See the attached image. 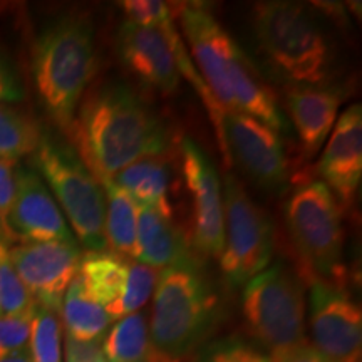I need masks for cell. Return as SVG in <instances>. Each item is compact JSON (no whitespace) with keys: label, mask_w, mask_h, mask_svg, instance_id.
Here are the masks:
<instances>
[{"label":"cell","mask_w":362,"mask_h":362,"mask_svg":"<svg viewBox=\"0 0 362 362\" xmlns=\"http://www.w3.org/2000/svg\"><path fill=\"white\" fill-rule=\"evenodd\" d=\"M309 325L312 346L320 354L334 362H361V307L339 280H310Z\"/></svg>","instance_id":"cell-9"},{"label":"cell","mask_w":362,"mask_h":362,"mask_svg":"<svg viewBox=\"0 0 362 362\" xmlns=\"http://www.w3.org/2000/svg\"><path fill=\"white\" fill-rule=\"evenodd\" d=\"M242 312L248 332L272 362L307 344L304 288L284 264L269 265L243 285Z\"/></svg>","instance_id":"cell-6"},{"label":"cell","mask_w":362,"mask_h":362,"mask_svg":"<svg viewBox=\"0 0 362 362\" xmlns=\"http://www.w3.org/2000/svg\"><path fill=\"white\" fill-rule=\"evenodd\" d=\"M33 315H0V357L29 347Z\"/></svg>","instance_id":"cell-30"},{"label":"cell","mask_w":362,"mask_h":362,"mask_svg":"<svg viewBox=\"0 0 362 362\" xmlns=\"http://www.w3.org/2000/svg\"><path fill=\"white\" fill-rule=\"evenodd\" d=\"M274 228L262 208L232 175L223 183V250L220 267L232 287L250 282L270 265Z\"/></svg>","instance_id":"cell-8"},{"label":"cell","mask_w":362,"mask_h":362,"mask_svg":"<svg viewBox=\"0 0 362 362\" xmlns=\"http://www.w3.org/2000/svg\"><path fill=\"white\" fill-rule=\"evenodd\" d=\"M42 129L37 121L11 104L0 103V160L19 161L34 155Z\"/></svg>","instance_id":"cell-25"},{"label":"cell","mask_w":362,"mask_h":362,"mask_svg":"<svg viewBox=\"0 0 362 362\" xmlns=\"http://www.w3.org/2000/svg\"><path fill=\"white\" fill-rule=\"evenodd\" d=\"M134 259L115 252H88L79 262L78 279L88 296L106 309H115L129 284Z\"/></svg>","instance_id":"cell-20"},{"label":"cell","mask_w":362,"mask_h":362,"mask_svg":"<svg viewBox=\"0 0 362 362\" xmlns=\"http://www.w3.org/2000/svg\"><path fill=\"white\" fill-rule=\"evenodd\" d=\"M0 362H33V359H30L29 347H25V349H22V351H17V352H12V354L2 356V357H0Z\"/></svg>","instance_id":"cell-34"},{"label":"cell","mask_w":362,"mask_h":362,"mask_svg":"<svg viewBox=\"0 0 362 362\" xmlns=\"http://www.w3.org/2000/svg\"><path fill=\"white\" fill-rule=\"evenodd\" d=\"M90 362H107V361L104 359V356H103V357H99V359H96V361H90Z\"/></svg>","instance_id":"cell-36"},{"label":"cell","mask_w":362,"mask_h":362,"mask_svg":"<svg viewBox=\"0 0 362 362\" xmlns=\"http://www.w3.org/2000/svg\"><path fill=\"white\" fill-rule=\"evenodd\" d=\"M344 94L332 86H297L287 96L288 115L305 156L317 155L339 117Z\"/></svg>","instance_id":"cell-17"},{"label":"cell","mask_w":362,"mask_h":362,"mask_svg":"<svg viewBox=\"0 0 362 362\" xmlns=\"http://www.w3.org/2000/svg\"><path fill=\"white\" fill-rule=\"evenodd\" d=\"M35 304L21 282L8 255V247L0 238V315H33Z\"/></svg>","instance_id":"cell-27"},{"label":"cell","mask_w":362,"mask_h":362,"mask_svg":"<svg viewBox=\"0 0 362 362\" xmlns=\"http://www.w3.org/2000/svg\"><path fill=\"white\" fill-rule=\"evenodd\" d=\"M252 24L262 54L280 74L298 86L327 81L332 47L305 6L284 0L259 2Z\"/></svg>","instance_id":"cell-4"},{"label":"cell","mask_w":362,"mask_h":362,"mask_svg":"<svg viewBox=\"0 0 362 362\" xmlns=\"http://www.w3.org/2000/svg\"><path fill=\"white\" fill-rule=\"evenodd\" d=\"M67 139L96 178H111L136 161L163 156L170 131L138 93L110 83L81 101Z\"/></svg>","instance_id":"cell-1"},{"label":"cell","mask_w":362,"mask_h":362,"mask_svg":"<svg viewBox=\"0 0 362 362\" xmlns=\"http://www.w3.org/2000/svg\"><path fill=\"white\" fill-rule=\"evenodd\" d=\"M7 232L11 240L24 243L76 242L61 208L33 166L16 168V194L7 216Z\"/></svg>","instance_id":"cell-14"},{"label":"cell","mask_w":362,"mask_h":362,"mask_svg":"<svg viewBox=\"0 0 362 362\" xmlns=\"http://www.w3.org/2000/svg\"><path fill=\"white\" fill-rule=\"evenodd\" d=\"M149 362H178V361H170V359H165V357H160V356H156L155 352H153V356H151V361Z\"/></svg>","instance_id":"cell-35"},{"label":"cell","mask_w":362,"mask_h":362,"mask_svg":"<svg viewBox=\"0 0 362 362\" xmlns=\"http://www.w3.org/2000/svg\"><path fill=\"white\" fill-rule=\"evenodd\" d=\"M104 193V237L112 252L134 259L138 205L110 176H99Z\"/></svg>","instance_id":"cell-23"},{"label":"cell","mask_w":362,"mask_h":362,"mask_svg":"<svg viewBox=\"0 0 362 362\" xmlns=\"http://www.w3.org/2000/svg\"><path fill=\"white\" fill-rule=\"evenodd\" d=\"M230 86L235 111L260 121L277 133L287 131V121L279 110L270 86L238 44H235L230 56Z\"/></svg>","instance_id":"cell-18"},{"label":"cell","mask_w":362,"mask_h":362,"mask_svg":"<svg viewBox=\"0 0 362 362\" xmlns=\"http://www.w3.org/2000/svg\"><path fill=\"white\" fill-rule=\"evenodd\" d=\"M33 168L52 193L66 221L89 252L106 250L104 237V193L67 139L42 131L33 155Z\"/></svg>","instance_id":"cell-5"},{"label":"cell","mask_w":362,"mask_h":362,"mask_svg":"<svg viewBox=\"0 0 362 362\" xmlns=\"http://www.w3.org/2000/svg\"><path fill=\"white\" fill-rule=\"evenodd\" d=\"M59 314L66 336L78 342H101L112 322L106 309L88 296L78 275L67 287Z\"/></svg>","instance_id":"cell-22"},{"label":"cell","mask_w":362,"mask_h":362,"mask_svg":"<svg viewBox=\"0 0 362 362\" xmlns=\"http://www.w3.org/2000/svg\"><path fill=\"white\" fill-rule=\"evenodd\" d=\"M33 74L45 111L69 136L76 111L96 74V45L88 17L69 13L45 27L34 42Z\"/></svg>","instance_id":"cell-2"},{"label":"cell","mask_w":362,"mask_h":362,"mask_svg":"<svg viewBox=\"0 0 362 362\" xmlns=\"http://www.w3.org/2000/svg\"><path fill=\"white\" fill-rule=\"evenodd\" d=\"M24 98V88L19 83L16 71L0 56V103H19Z\"/></svg>","instance_id":"cell-32"},{"label":"cell","mask_w":362,"mask_h":362,"mask_svg":"<svg viewBox=\"0 0 362 362\" xmlns=\"http://www.w3.org/2000/svg\"><path fill=\"white\" fill-rule=\"evenodd\" d=\"M173 8L208 89L223 111H235L230 86V56L237 42L218 24L214 13L200 4H178Z\"/></svg>","instance_id":"cell-12"},{"label":"cell","mask_w":362,"mask_h":362,"mask_svg":"<svg viewBox=\"0 0 362 362\" xmlns=\"http://www.w3.org/2000/svg\"><path fill=\"white\" fill-rule=\"evenodd\" d=\"M216 309L218 297L193 253L160 270L149 329L153 352L180 361L206 337Z\"/></svg>","instance_id":"cell-3"},{"label":"cell","mask_w":362,"mask_h":362,"mask_svg":"<svg viewBox=\"0 0 362 362\" xmlns=\"http://www.w3.org/2000/svg\"><path fill=\"white\" fill-rule=\"evenodd\" d=\"M285 218L298 253L315 277L341 272L344 232L341 206L322 181H309L292 193Z\"/></svg>","instance_id":"cell-7"},{"label":"cell","mask_w":362,"mask_h":362,"mask_svg":"<svg viewBox=\"0 0 362 362\" xmlns=\"http://www.w3.org/2000/svg\"><path fill=\"white\" fill-rule=\"evenodd\" d=\"M16 161L0 160V238L11 240L7 232V216L16 194Z\"/></svg>","instance_id":"cell-31"},{"label":"cell","mask_w":362,"mask_h":362,"mask_svg":"<svg viewBox=\"0 0 362 362\" xmlns=\"http://www.w3.org/2000/svg\"><path fill=\"white\" fill-rule=\"evenodd\" d=\"M192 255V248L181 228L170 216L148 206H138L134 260L163 270Z\"/></svg>","instance_id":"cell-19"},{"label":"cell","mask_w":362,"mask_h":362,"mask_svg":"<svg viewBox=\"0 0 362 362\" xmlns=\"http://www.w3.org/2000/svg\"><path fill=\"white\" fill-rule=\"evenodd\" d=\"M111 180L133 198L138 206H148L170 216V166L161 156L144 158L117 171Z\"/></svg>","instance_id":"cell-21"},{"label":"cell","mask_w":362,"mask_h":362,"mask_svg":"<svg viewBox=\"0 0 362 362\" xmlns=\"http://www.w3.org/2000/svg\"><path fill=\"white\" fill-rule=\"evenodd\" d=\"M317 171L339 206H352L362 180V106L352 104L329 134Z\"/></svg>","instance_id":"cell-15"},{"label":"cell","mask_w":362,"mask_h":362,"mask_svg":"<svg viewBox=\"0 0 362 362\" xmlns=\"http://www.w3.org/2000/svg\"><path fill=\"white\" fill-rule=\"evenodd\" d=\"M8 255L34 304L59 314L62 298L79 270L78 242H34L8 248Z\"/></svg>","instance_id":"cell-11"},{"label":"cell","mask_w":362,"mask_h":362,"mask_svg":"<svg viewBox=\"0 0 362 362\" xmlns=\"http://www.w3.org/2000/svg\"><path fill=\"white\" fill-rule=\"evenodd\" d=\"M221 129L228 161L233 158L264 188L287 187L291 163L280 133L237 111L223 112Z\"/></svg>","instance_id":"cell-10"},{"label":"cell","mask_w":362,"mask_h":362,"mask_svg":"<svg viewBox=\"0 0 362 362\" xmlns=\"http://www.w3.org/2000/svg\"><path fill=\"white\" fill-rule=\"evenodd\" d=\"M277 362H334L330 361L329 357L320 354L319 351L315 349L310 344H304V346L297 347L296 351L288 352L287 356H284L282 359Z\"/></svg>","instance_id":"cell-33"},{"label":"cell","mask_w":362,"mask_h":362,"mask_svg":"<svg viewBox=\"0 0 362 362\" xmlns=\"http://www.w3.org/2000/svg\"><path fill=\"white\" fill-rule=\"evenodd\" d=\"M117 54L123 64L161 94H173L180 86L170 39L163 30L124 21L117 30Z\"/></svg>","instance_id":"cell-16"},{"label":"cell","mask_w":362,"mask_h":362,"mask_svg":"<svg viewBox=\"0 0 362 362\" xmlns=\"http://www.w3.org/2000/svg\"><path fill=\"white\" fill-rule=\"evenodd\" d=\"M198 362H272V359L257 344L240 336H226L206 344Z\"/></svg>","instance_id":"cell-28"},{"label":"cell","mask_w":362,"mask_h":362,"mask_svg":"<svg viewBox=\"0 0 362 362\" xmlns=\"http://www.w3.org/2000/svg\"><path fill=\"white\" fill-rule=\"evenodd\" d=\"M129 22L138 25L160 29L166 22L175 19V8L161 0H124L119 4Z\"/></svg>","instance_id":"cell-29"},{"label":"cell","mask_w":362,"mask_h":362,"mask_svg":"<svg viewBox=\"0 0 362 362\" xmlns=\"http://www.w3.org/2000/svg\"><path fill=\"white\" fill-rule=\"evenodd\" d=\"M29 352L33 362H64L62 324L56 312L35 305L30 325Z\"/></svg>","instance_id":"cell-26"},{"label":"cell","mask_w":362,"mask_h":362,"mask_svg":"<svg viewBox=\"0 0 362 362\" xmlns=\"http://www.w3.org/2000/svg\"><path fill=\"white\" fill-rule=\"evenodd\" d=\"M183 175L194 210V248L220 259L223 250V192L214 163L193 139L181 141Z\"/></svg>","instance_id":"cell-13"},{"label":"cell","mask_w":362,"mask_h":362,"mask_svg":"<svg viewBox=\"0 0 362 362\" xmlns=\"http://www.w3.org/2000/svg\"><path fill=\"white\" fill-rule=\"evenodd\" d=\"M101 351L107 362H149L153 356L148 319L134 312L117 319L103 339Z\"/></svg>","instance_id":"cell-24"}]
</instances>
